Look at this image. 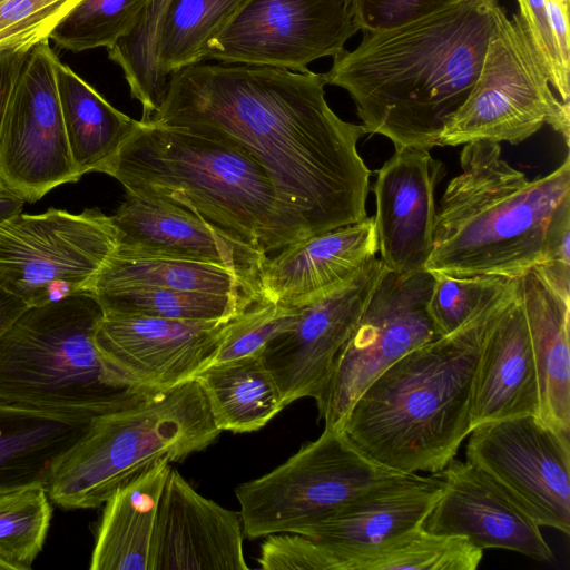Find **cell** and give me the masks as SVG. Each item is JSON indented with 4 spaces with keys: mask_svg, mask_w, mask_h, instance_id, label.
<instances>
[{
    "mask_svg": "<svg viewBox=\"0 0 570 570\" xmlns=\"http://www.w3.org/2000/svg\"><path fill=\"white\" fill-rule=\"evenodd\" d=\"M322 73L248 63L184 67L150 121L233 145L266 171L302 238L367 217L366 132L325 99Z\"/></svg>",
    "mask_w": 570,
    "mask_h": 570,
    "instance_id": "cell-1",
    "label": "cell"
},
{
    "mask_svg": "<svg viewBox=\"0 0 570 570\" xmlns=\"http://www.w3.org/2000/svg\"><path fill=\"white\" fill-rule=\"evenodd\" d=\"M499 0H456L426 16L364 32L333 58L325 83L346 90L366 134L394 147L440 146L479 75Z\"/></svg>",
    "mask_w": 570,
    "mask_h": 570,
    "instance_id": "cell-2",
    "label": "cell"
},
{
    "mask_svg": "<svg viewBox=\"0 0 570 570\" xmlns=\"http://www.w3.org/2000/svg\"><path fill=\"white\" fill-rule=\"evenodd\" d=\"M518 278L455 332L405 354L360 394L341 430L390 471L436 473L472 431L471 401L485 333L514 297Z\"/></svg>",
    "mask_w": 570,
    "mask_h": 570,
    "instance_id": "cell-3",
    "label": "cell"
},
{
    "mask_svg": "<svg viewBox=\"0 0 570 570\" xmlns=\"http://www.w3.org/2000/svg\"><path fill=\"white\" fill-rule=\"evenodd\" d=\"M461 173L436 207L425 271L455 277L518 278L543 261L558 212L570 204V157L529 179L502 157L498 142H468Z\"/></svg>",
    "mask_w": 570,
    "mask_h": 570,
    "instance_id": "cell-4",
    "label": "cell"
},
{
    "mask_svg": "<svg viewBox=\"0 0 570 570\" xmlns=\"http://www.w3.org/2000/svg\"><path fill=\"white\" fill-rule=\"evenodd\" d=\"M97 171L126 195L189 209L265 253L303 239L265 169L224 141L137 120Z\"/></svg>",
    "mask_w": 570,
    "mask_h": 570,
    "instance_id": "cell-5",
    "label": "cell"
},
{
    "mask_svg": "<svg viewBox=\"0 0 570 570\" xmlns=\"http://www.w3.org/2000/svg\"><path fill=\"white\" fill-rule=\"evenodd\" d=\"M102 317L91 293L24 311L0 337V403L94 419L155 392L102 356L95 341Z\"/></svg>",
    "mask_w": 570,
    "mask_h": 570,
    "instance_id": "cell-6",
    "label": "cell"
},
{
    "mask_svg": "<svg viewBox=\"0 0 570 570\" xmlns=\"http://www.w3.org/2000/svg\"><path fill=\"white\" fill-rule=\"evenodd\" d=\"M206 396L195 380L155 391L124 409L91 420L46 489L67 509H94L160 459L183 462L219 436Z\"/></svg>",
    "mask_w": 570,
    "mask_h": 570,
    "instance_id": "cell-7",
    "label": "cell"
},
{
    "mask_svg": "<svg viewBox=\"0 0 570 570\" xmlns=\"http://www.w3.org/2000/svg\"><path fill=\"white\" fill-rule=\"evenodd\" d=\"M544 125L569 146L570 105L558 98L521 16L499 4L476 80L440 136V146L518 145Z\"/></svg>",
    "mask_w": 570,
    "mask_h": 570,
    "instance_id": "cell-8",
    "label": "cell"
},
{
    "mask_svg": "<svg viewBox=\"0 0 570 570\" xmlns=\"http://www.w3.org/2000/svg\"><path fill=\"white\" fill-rule=\"evenodd\" d=\"M396 473L362 454L342 430L324 429L271 472L236 487L244 537L298 533Z\"/></svg>",
    "mask_w": 570,
    "mask_h": 570,
    "instance_id": "cell-9",
    "label": "cell"
},
{
    "mask_svg": "<svg viewBox=\"0 0 570 570\" xmlns=\"http://www.w3.org/2000/svg\"><path fill=\"white\" fill-rule=\"evenodd\" d=\"M119 245L111 216L98 208H50L0 223V285L31 306L91 293Z\"/></svg>",
    "mask_w": 570,
    "mask_h": 570,
    "instance_id": "cell-10",
    "label": "cell"
},
{
    "mask_svg": "<svg viewBox=\"0 0 570 570\" xmlns=\"http://www.w3.org/2000/svg\"><path fill=\"white\" fill-rule=\"evenodd\" d=\"M434 283L428 271L381 274L342 348L318 410L325 429L341 430L353 403L384 370L439 337L428 304Z\"/></svg>",
    "mask_w": 570,
    "mask_h": 570,
    "instance_id": "cell-11",
    "label": "cell"
},
{
    "mask_svg": "<svg viewBox=\"0 0 570 570\" xmlns=\"http://www.w3.org/2000/svg\"><path fill=\"white\" fill-rule=\"evenodd\" d=\"M58 61L48 40L28 50L0 126V186L24 203L80 179L58 98Z\"/></svg>",
    "mask_w": 570,
    "mask_h": 570,
    "instance_id": "cell-12",
    "label": "cell"
},
{
    "mask_svg": "<svg viewBox=\"0 0 570 570\" xmlns=\"http://www.w3.org/2000/svg\"><path fill=\"white\" fill-rule=\"evenodd\" d=\"M360 28L353 0H247L205 47L218 60L306 72L320 58H335Z\"/></svg>",
    "mask_w": 570,
    "mask_h": 570,
    "instance_id": "cell-13",
    "label": "cell"
},
{
    "mask_svg": "<svg viewBox=\"0 0 570 570\" xmlns=\"http://www.w3.org/2000/svg\"><path fill=\"white\" fill-rule=\"evenodd\" d=\"M466 461L540 527L570 531V442L535 415L490 421L468 435Z\"/></svg>",
    "mask_w": 570,
    "mask_h": 570,
    "instance_id": "cell-14",
    "label": "cell"
},
{
    "mask_svg": "<svg viewBox=\"0 0 570 570\" xmlns=\"http://www.w3.org/2000/svg\"><path fill=\"white\" fill-rule=\"evenodd\" d=\"M383 271L380 258L371 259L348 281L301 305L293 327L264 347L261 357L284 409L312 397L321 410L336 360Z\"/></svg>",
    "mask_w": 570,
    "mask_h": 570,
    "instance_id": "cell-15",
    "label": "cell"
},
{
    "mask_svg": "<svg viewBox=\"0 0 570 570\" xmlns=\"http://www.w3.org/2000/svg\"><path fill=\"white\" fill-rule=\"evenodd\" d=\"M230 318L183 321L104 313L95 341L106 361L131 384L164 391L193 380L212 363Z\"/></svg>",
    "mask_w": 570,
    "mask_h": 570,
    "instance_id": "cell-16",
    "label": "cell"
},
{
    "mask_svg": "<svg viewBox=\"0 0 570 570\" xmlns=\"http://www.w3.org/2000/svg\"><path fill=\"white\" fill-rule=\"evenodd\" d=\"M436 474L442 491L422 524L426 531L464 538L481 550L498 548L537 561L553 560L540 525L478 466L453 459Z\"/></svg>",
    "mask_w": 570,
    "mask_h": 570,
    "instance_id": "cell-17",
    "label": "cell"
},
{
    "mask_svg": "<svg viewBox=\"0 0 570 570\" xmlns=\"http://www.w3.org/2000/svg\"><path fill=\"white\" fill-rule=\"evenodd\" d=\"M444 174L443 164L430 149L410 146L395 147L376 171L374 222L385 269L425 271L433 248L434 190Z\"/></svg>",
    "mask_w": 570,
    "mask_h": 570,
    "instance_id": "cell-18",
    "label": "cell"
},
{
    "mask_svg": "<svg viewBox=\"0 0 570 570\" xmlns=\"http://www.w3.org/2000/svg\"><path fill=\"white\" fill-rule=\"evenodd\" d=\"M239 512L203 497L171 468L147 570H247Z\"/></svg>",
    "mask_w": 570,
    "mask_h": 570,
    "instance_id": "cell-19",
    "label": "cell"
},
{
    "mask_svg": "<svg viewBox=\"0 0 570 570\" xmlns=\"http://www.w3.org/2000/svg\"><path fill=\"white\" fill-rule=\"evenodd\" d=\"M111 219L120 246L220 265L258 286L266 253L189 209L126 195Z\"/></svg>",
    "mask_w": 570,
    "mask_h": 570,
    "instance_id": "cell-20",
    "label": "cell"
},
{
    "mask_svg": "<svg viewBox=\"0 0 570 570\" xmlns=\"http://www.w3.org/2000/svg\"><path fill=\"white\" fill-rule=\"evenodd\" d=\"M379 252L374 216L292 243L266 258L259 295L301 306L353 277Z\"/></svg>",
    "mask_w": 570,
    "mask_h": 570,
    "instance_id": "cell-21",
    "label": "cell"
},
{
    "mask_svg": "<svg viewBox=\"0 0 570 570\" xmlns=\"http://www.w3.org/2000/svg\"><path fill=\"white\" fill-rule=\"evenodd\" d=\"M539 386L519 284L514 297L488 328L474 374L471 428L538 416Z\"/></svg>",
    "mask_w": 570,
    "mask_h": 570,
    "instance_id": "cell-22",
    "label": "cell"
},
{
    "mask_svg": "<svg viewBox=\"0 0 570 570\" xmlns=\"http://www.w3.org/2000/svg\"><path fill=\"white\" fill-rule=\"evenodd\" d=\"M441 491L436 473H396L298 534L336 547L380 543L422 527Z\"/></svg>",
    "mask_w": 570,
    "mask_h": 570,
    "instance_id": "cell-23",
    "label": "cell"
},
{
    "mask_svg": "<svg viewBox=\"0 0 570 570\" xmlns=\"http://www.w3.org/2000/svg\"><path fill=\"white\" fill-rule=\"evenodd\" d=\"M539 386L538 419L570 435V297L532 267L518 277Z\"/></svg>",
    "mask_w": 570,
    "mask_h": 570,
    "instance_id": "cell-24",
    "label": "cell"
},
{
    "mask_svg": "<svg viewBox=\"0 0 570 570\" xmlns=\"http://www.w3.org/2000/svg\"><path fill=\"white\" fill-rule=\"evenodd\" d=\"M91 420L0 403V497L47 487Z\"/></svg>",
    "mask_w": 570,
    "mask_h": 570,
    "instance_id": "cell-25",
    "label": "cell"
},
{
    "mask_svg": "<svg viewBox=\"0 0 570 570\" xmlns=\"http://www.w3.org/2000/svg\"><path fill=\"white\" fill-rule=\"evenodd\" d=\"M171 469L160 459L118 487L104 503L91 570H147L161 493Z\"/></svg>",
    "mask_w": 570,
    "mask_h": 570,
    "instance_id": "cell-26",
    "label": "cell"
},
{
    "mask_svg": "<svg viewBox=\"0 0 570 570\" xmlns=\"http://www.w3.org/2000/svg\"><path fill=\"white\" fill-rule=\"evenodd\" d=\"M160 287L245 298L259 296L256 284L220 265L145 253L118 245L99 273L92 294Z\"/></svg>",
    "mask_w": 570,
    "mask_h": 570,
    "instance_id": "cell-27",
    "label": "cell"
},
{
    "mask_svg": "<svg viewBox=\"0 0 570 570\" xmlns=\"http://www.w3.org/2000/svg\"><path fill=\"white\" fill-rule=\"evenodd\" d=\"M56 82L66 136L79 177L97 171L121 146L137 120L112 107L60 60Z\"/></svg>",
    "mask_w": 570,
    "mask_h": 570,
    "instance_id": "cell-28",
    "label": "cell"
},
{
    "mask_svg": "<svg viewBox=\"0 0 570 570\" xmlns=\"http://www.w3.org/2000/svg\"><path fill=\"white\" fill-rule=\"evenodd\" d=\"M193 380L202 387L220 431L254 432L284 410L261 354L208 365Z\"/></svg>",
    "mask_w": 570,
    "mask_h": 570,
    "instance_id": "cell-29",
    "label": "cell"
},
{
    "mask_svg": "<svg viewBox=\"0 0 570 570\" xmlns=\"http://www.w3.org/2000/svg\"><path fill=\"white\" fill-rule=\"evenodd\" d=\"M326 547L331 570H475L483 558V550L466 539L423 527L375 544Z\"/></svg>",
    "mask_w": 570,
    "mask_h": 570,
    "instance_id": "cell-30",
    "label": "cell"
},
{
    "mask_svg": "<svg viewBox=\"0 0 570 570\" xmlns=\"http://www.w3.org/2000/svg\"><path fill=\"white\" fill-rule=\"evenodd\" d=\"M247 0H170L158 39L163 73L203 61L204 49Z\"/></svg>",
    "mask_w": 570,
    "mask_h": 570,
    "instance_id": "cell-31",
    "label": "cell"
},
{
    "mask_svg": "<svg viewBox=\"0 0 570 570\" xmlns=\"http://www.w3.org/2000/svg\"><path fill=\"white\" fill-rule=\"evenodd\" d=\"M170 0H146L132 29L108 48V57L124 71L130 95L142 106L141 122L160 109L168 83L159 66L158 39Z\"/></svg>",
    "mask_w": 570,
    "mask_h": 570,
    "instance_id": "cell-32",
    "label": "cell"
},
{
    "mask_svg": "<svg viewBox=\"0 0 570 570\" xmlns=\"http://www.w3.org/2000/svg\"><path fill=\"white\" fill-rule=\"evenodd\" d=\"M105 314L140 315L183 321L234 317L256 298L160 287L126 288L94 294Z\"/></svg>",
    "mask_w": 570,
    "mask_h": 570,
    "instance_id": "cell-33",
    "label": "cell"
},
{
    "mask_svg": "<svg viewBox=\"0 0 570 570\" xmlns=\"http://www.w3.org/2000/svg\"><path fill=\"white\" fill-rule=\"evenodd\" d=\"M52 517L45 485L0 497V562L9 570H29L41 552Z\"/></svg>",
    "mask_w": 570,
    "mask_h": 570,
    "instance_id": "cell-34",
    "label": "cell"
},
{
    "mask_svg": "<svg viewBox=\"0 0 570 570\" xmlns=\"http://www.w3.org/2000/svg\"><path fill=\"white\" fill-rule=\"evenodd\" d=\"M146 0H80L51 31L58 48L81 52L110 48L127 35Z\"/></svg>",
    "mask_w": 570,
    "mask_h": 570,
    "instance_id": "cell-35",
    "label": "cell"
},
{
    "mask_svg": "<svg viewBox=\"0 0 570 570\" xmlns=\"http://www.w3.org/2000/svg\"><path fill=\"white\" fill-rule=\"evenodd\" d=\"M434 283L428 309L439 336L449 335L500 295L513 278L497 275L455 277L432 273Z\"/></svg>",
    "mask_w": 570,
    "mask_h": 570,
    "instance_id": "cell-36",
    "label": "cell"
},
{
    "mask_svg": "<svg viewBox=\"0 0 570 570\" xmlns=\"http://www.w3.org/2000/svg\"><path fill=\"white\" fill-rule=\"evenodd\" d=\"M298 314L299 306H285L259 295L230 318L209 365L261 354L271 340L293 327Z\"/></svg>",
    "mask_w": 570,
    "mask_h": 570,
    "instance_id": "cell-37",
    "label": "cell"
},
{
    "mask_svg": "<svg viewBox=\"0 0 570 570\" xmlns=\"http://www.w3.org/2000/svg\"><path fill=\"white\" fill-rule=\"evenodd\" d=\"M79 1H0V51L29 50L49 40L51 31Z\"/></svg>",
    "mask_w": 570,
    "mask_h": 570,
    "instance_id": "cell-38",
    "label": "cell"
},
{
    "mask_svg": "<svg viewBox=\"0 0 570 570\" xmlns=\"http://www.w3.org/2000/svg\"><path fill=\"white\" fill-rule=\"evenodd\" d=\"M534 48L548 72L552 88L566 105H570V68L561 58L544 0H517Z\"/></svg>",
    "mask_w": 570,
    "mask_h": 570,
    "instance_id": "cell-39",
    "label": "cell"
},
{
    "mask_svg": "<svg viewBox=\"0 0 570 570\" xmlns=\"http://www.w3.org/2000/svg\"><path fill=\"white\" fill-rule=\"evenodd\" d=\"M257 561L264 570H330L324 543L291 532L266 535Z\"/></svg>",
    "mask_w": 570,
    "mask_h": 570,
    "instance_id": "cell-40",
    "label": "cell"
},
{
    "mask_svg": "<svg viewBox=\"0 0 570 570\" xmlns=\"http://www.w3.org/2000/svg\"><path fill=\"white\" fill-rule=\"evenodd\" d=\"M456 0H353L355 21L363 32L392 28L426 16Z\"/></svg>",
    "mask_w": 570,
    "mask_h": 570,
    "instance_id": "cell-41",
    "label": "cell"
},
{
    "mask_svg": "<svg viewBox=\"0 0 570 570\" xmlns=\"http://www.w3.org/2000/svg\"><path fill=\"white\" fill-rule=\"evenodd\" d=\"M570 204L553 218L543 261L534 266L546 281L564 296L570 297Z\"/></svg>",
    "mask_w": 570,
    "mask_h": 570,
    "instance_id": "cell-42",
    "label": "cell"
},
{
    "mask_svg": "<svg viewBox=\"0 0 570 570\" xmlns=\"http://www.w3.org/2000/svg\"><path fill=\"white\" fill-rule=\"evenodd\" d=\"M28 50L0 51V126L7 100Z\"/></svg>",
    "mask_w": 570,
    "mask_h": 570,
    "instance_id": "cell-43",
    "label": "cell"
},
{
    "mask_svg": "<svg viewBox=\"0 0 570 570\" xmlns=\"http://www.w3.org/2000/svg\"><path fill=\"white\" fill-rule=\"evenodd\" d=\"M28 308L27 303L0 285V337Z\"/></svg>",
    "mask_w": 570,
    "mask_h": 570,
    "instance_id": "cell-44",
    "label": "cell"
},
{
    "mask_svg": "<svg viewBox=\"0 0 570 570\" xmlns=\"http://www.w3.org/2000/svg\"><path fill=\"white\" fill-rule=\"evenodd\" d=\"M24 202L0 186V223L21 213Z\"/></svg>",
    "mask_w": 570,
    "mask_h": 570,
    "instance_id": "cell-45",
    "label": "cell"
},
{
    "mask_svg": "<svg viewBox=\"0 0 570 570\" xmlns=\"http://www.w3.org/2000/svg\"><path fill=\"white\" fill-rule=\"evenodd\" d=\"M0 570H9V569L7 568V566H6V564H3L2 562H0Z\"/></svg>",
    "mask_w": 570,
    "mask_h": 570,
    "instance_id": "cell-46",
    "label": "cell"
},
{
    "mask_svg": "<svg viewBox=\"0 0 570 570\" xmlns=\"http://www.w3.org/2000/svg\"><path fill=\"white\" fill-rule=\"evenodd\" d=\"M564 6L569 7V0H561Z\"/></svg>",
    "mask_w": 570,
    "mask_h": 570,
    "instance_id": "cell-47",
    "label": "cell"
},
{
    "mask_svg": "<svg viewBox=\"0 0 570 570\" xmlns=\"http://www.w3.org/2000/svg\"><path fill=\"white\" fill-rule=\"evenodd\" d=\"M0 1H2V0H0Z\"/></svg>",
    "mask_w": 570,
    "mask_h": 570,
    "instance_id": "cell-48",
    "label": "cell"
}]
</instances>
